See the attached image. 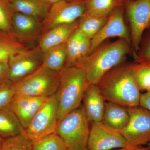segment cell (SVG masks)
<instances>
[{"mask_svg":"<svg viewBox=\"0 0 150 150\" xmlns=\"http://www.w3.org/2000/svg\"><path fill=\"white\" fill-rule=\"evenodd\" d=\"M96 86L105 101L126 108L139 106L142 93L137 83L136 64L115 67Z\"/></svg>","mask_w":150,"mask_h":150,"instance_id":"1","label":"cell"},{"mask_svg":"<svg viewBox=\"0 0 150 150\" xmlns=\"http://www.w3.org/2000/svg\"><path fill=\"white\" fill-rule=\"evenodd\" d=\"M129 50L127 40L121 38L98 47L75 64L82 68L89 84L96 85L108 72L118 66Z\"/></svg>","mask_w":150,"mask_h":150,"instance_id":"2","label":"cell"},{"mask_svg":"<svg viewBox=\"0 0 150 150\" xmlns=\"http://www.w3.org/2000/svg\"><path fill=\"white\" fill-rule=\"evenodd\" d=\"M89 84L82 68L76 64L65 66L60 72L59 85L55 93L59 102V122L80 106Z\"/></svg>","mask_w":150,"mask_h":150,"instance_id":"3","label":"cell"},{"mask_svg":"<svg viewBox=\"0 0 150 150\" xmlns=\"http://www.w3.org/2000/svg\"><path fill=\"white\" fill-rule=\"evenodd\" d=\"M89 123L81 105L59 121L56 134L64 140L67 150H88Z\"/></svg>","mask_w":150,"mask_h":150,"instance_id":"4","label":"cell"},{"mask_svg":"<svg viewBox=\"0 0 150 150\" xmlns=\"http://www.w3.org/2000/svg\"><path fill=\"white\" fill-rule=\"evenodd\" d=\"M60 74L42 65L32 74L13 83L15 92L30 96L49 97L56 93Z\"/></svg>","mask_w":150,"mask_h":150,"instance_id":"5","label":"cell"},{"mask_svg":"<svg viewBox=\"0 0 150 150\" xmlns=\"http://www.w3.org/2000/svg\"><path fill=\"white\" fill-rule=\"evenodd\" d=\"M58 109L59 102L55 94L48 97L25 129L26 137L33 144L56 133Z\"/></svg>","mask_w":150,"mask_h":150,"instance_id":"6","label":"cell"},{"mask_svg":"<svg viewBox=\"0 0 150 150\" xmlns=\"http://www.w3.org/2000/svg\"><path fill=\"white\" fill-rule=\"evenodd\" d=\"M130 115L127 127L120 132L129 145L137 146L150 143V112L140 106L126 108Z\"/></svg>","mask_w":150,"mask_h":150,"instance_id":"7","label":"cell"},{"mask_svg":"<svg viewBox=\"0 0 150 150\" xmlns=\"http://www.w3.org/2000/svg\"><path fill=\"white\" fill-rule=\"evenodd\" d=\"M86 11V2L81 0L62 1L53 4L47 15L41 21V35L53 28L75 22L83 16Z\"/></svg>","mask_w":150,"mask_h":150,"instance_id":"8","label":"cell"},{"mask_svg":"<svg viewBox=\"0 0 150 150\" xmlns=\"http://www.w3.org/2000/svg\"><path fill=\"white\" fill-rule=\"evenodd\" d=\"M119 131L102 121L91 123L88 141V150H113L129 146Z\"/></svg>","mask_w":150,"mask_h":150,"instance_id":"9","label":"cell"},{"mask_svg":"<svg viewBox=\"0 0 150 150\" xmlns=\"http://www.w3.org/2000/svg\"><path fill=\"white\" fill-rule=\"evenodd\" d=\"M42 52L38 46L20 51L10 58L8 80L16 82L32 74L42 65Z\"/></svg>","mask_w":150,"mask_h":150,"instance_id":"10","label":"cell"},{"mask_svg":"<svg viewBox=\"0 0 150 150\" xmlns=\"http://www.w3.org/2000/svg\"><path fill=\"white\" fill-rule=\"evenodd\" d=\"M131 31V43L136 52L140 48L143 33L150 27V0H135L128 6Z\"/></svg>","mask_w":150,"mask_h":150,"instance_id":"11","label":"cell"},{"mask_svg":"<svg viewBox=\"0 0 150 150\" xmlns=\"http://www.w3.org/2000/svg\"><path fill=\"white\" fill-rule=\"evenodd\" d=\"M48 98L15 93L8 107L25 129L35 113Z\"/></svg>","mask_w":150,"mask_h":150,"instance_id":"12","label":"cell"},{"mask_svg":"<svg viewBox=\"0 0 150 150\" xmlns=\"http://www.w3.org/2000/svg\"><path fill=\"white\" fill-rule=\"evenodd\" d=\"M119 37L129 42V33L125 25L123 13L120 10L114 11L108 17L102 28L91 40L89 55L92 53L107 38Z\"/></svg>","mask_w":150,"mask_h":150,"instance_id":"13","label":"cell"},{"mask_svg":"<svg viewBox=\"0 0 150 150\" xmlns=\"http://www.w3.org/2000/svg\"><path fill=\"white\" fill-rule=\"evenodd\" d=\"M13 35L23 44L39 40L42 34L41 22L34 18L15 12L12 21Z\"/></svg>","mask_w":150,"mask_h":150,"instance_id":"14","label":"cell"},{"mask_svg":"<svg viewBox=\"0 0 150 150\" xmlns=\"http://www.w3.org/2000/svg\"><path fill=\"white\" fill-rule=\"evenodd\" d=\"M83 101L89 121L91 123L102 121L105 102L96 85H88L84 94Z\"/></svg>","mask_w":150,"mask_h":150,"instance_id":"15","label":"cell"},{"mask_svg":"<svg viewBox=\"0 0 150 150\" xmlns=\"http://www.w3.org/2000/svg\"><path fill=\"white\" fill-rule=\"evenodd\" d=\"M79 21L53 28L41 35L37 46L42 52L66 43L78 28Z\"/></svg>","mask_w":150,"mask_h":150,"instance_id":"16","label":"cell"},{"mask_svg":"<svg viewBox=\"0 0 150 150\" xmlns=\"http://www.w3.org/2000/svg\"><path fill=\"white\" fill-rule=\"evenodd\" d=\"M14 12L32 17L42 21L48 14L51 5L44 0H8Z\"/></svg>","mask_w":150,"mask_h":150,"instance_id":"17","label":"cell"},{"mask_svg":"<svg viewBox=\"0 0 150 150\" xmlns=\"http://www.w3.org/2000/svg\"><path fill=\"white\" fill-rule=\"evenodd\" d=\"M130 115L126 107L110 102H105L102 122L110 128L121 132L128 126Z\"/></svg>","mask_w":150,"mask_h":150,"instance_id":"18","label":"cell"},{"mask_svg":"<svg viewBox=\"0 0 150 150\" xmlns=\"http://www.w3.org/2000/svg\"><path fill=\"white\" fill-rule=\"evenodd\" d=\"M19 134L26 136L14 113L8 107L0 109V137L5 139Z\"/></svg>","mask_w":150,"mask_h":150,"instance_id":"19","label":"cell"},{"mask_svg":"<svg viewBox=\"0 0 150 150\" xmlns=\"http://www.w3.org/2000/svg\"><path fill=\"white\" fill-rule=\"evenodd\" d=\"M67 59L66 43L43 52L42 65L51 71L60 72L65 67Z\"/></svg>","mask_w":150,"mask_h":150,"instance_id":"20","label":"cell"},{"mask_svg":"<svg viewBox=\"0 0 150 150\" xmlns=\"http://www.w3.org/2000/svg\"><path fill=\"white\" fill-rule=\"evenodd\" d=\"M27 49L15 37L0 33V62H8L15 54Z\"/></svg>","mask_w":150,"mask_h":150,"instance_id":"21","label":"cell"},{"mask_svg":"<svg viewBox=\"0 0 150 150\" xmlns=\"http://www.w3.org/2000/svg\"><path fill=\"white\" fill-rule=\"evenodd\" d=\"M108 17L97 16L84 14L79 21L78 29L83 34L91 39L102 28Z\"/></svg>","mask_w":150,"mask_h":150,"instance_id":"22","label":"cell"},{"mask_svg":"<svg viewBox=\"0 0 150 150\" xmlns=\"http://www.w3.org/2000/svg\"><path fill=\"white\" fill-rule=\"evenodd\" d=\"M115 5V0H88L86 2L84 14L93 16H108Z\"/></svg>","mask_w":150,"mask_h":150,"instance_id":"23","label":"cell"},{"mask_svg":"<svg viewBox=\"0 0 150 150\" xmlns=\"http://www.w3.org/2000/svg\"><path fill=\"white\" fill-rule=\"evenodd\" d=\"M14 13L8 0H0V33L15 37L12 29Z\"/></svg>","mask_w":150,"mask_h":150,"instance_id":"24","label":"cell"},{"mask_svg":"<svg viewBox=\"0 0 150 150\" xmlns=\"http://www.w3.org/2000/svg\"><path fill=\"white\" fill-rule=\"evenodd\" d=\"M33 150H67L64 140L55 133L33 144Z\"/></svg>","mask_w":150,"mask_h":150,"instance_id":"25","label":"cell"},{"mask_svg":"<svg viewBox=\"0 0 150 150\" xmlns=\"http://www.w3.org/2000/svg\"><path fill=\"white\" fill-rule=\"evenodd\" d=\"M0 150H33V143L26 136L19 134L4 139Z\"/></svg>","mask_w":150,"mask_h":150,"instance_id":"26","label":"cell"},{"mask_svg":"<svg viewBox=\"0 0 150 150\" xmlns=\"http://www.w3.org/2000/svg\"><path fill=\"white\" fill-rule=\"evenodd\" d=\"M82 34L78 28L67 40V59L65 66L74 64L77 61L78 50Z\"/></svg>","mask_w":150,"mask_h":150,"instance_id":"27","label":"cell"},{"mask_svg":"<svg viewBox=\"0 0 150 150\" xmlns=\"http://www.w3.org/2000/svg\"><path fill=\"white\" fill-rule=\"evenodd\" d=\"M136 78L140 91H150V64H136Z\"/></svg>","mask_w":150,"mask_h":150,"instance_id":"28","label":"cell"},{"mask_svg":"<svg viewBox=\"0 0 150 150\" xmlns=\"http://www.w3.org/2000/svg\"><path fill=\"white\" fill-rule=\"evenodd\" d=\"M15 93L10 81L8 79L0 83V109L8 107Z\"/></svg>","mask_w":150,"mask_h":150,"instance_id":"29","label":"cell"},{"mask_svg":"<svg viewBox=\"0 0 150 150\" xmlns=\"http://www.w3.org/2000/svg\"><path fill=\"white\" fill-rule=\"evenodd\" d=\"M91 40L82 34L78 50L77 61L88 56L90 50Z\"/></svg>","mask_w":150,"mask_h":150,"instance_id":"30","label":"cell"},{"mask_svg":"<svg viewBox=\"0 0 150 150\" xmlns=\"http://www.w3.org/2000/svg\"><path fill=\"white\" fill-rule=\"evenodd\" d=\"M137 64H150V38L142 50L140 57L137 60Z\"/></svg>","mask_w":150,"mask_h":150,"instance_id":"31","label":"cell"},{"mask_svg":"<svg viewBox=\"0 0 150 150\" xmlns=\"http://www.w3.org/2000/svg\"><path fill=\"white\" fill-rule=\"evenodd\" d=\"M9 74L8 62H0V83L8 79Z\"/></svg>","mask_w":150,"mask_h":150,"instance_id":"32","label":"cell"},{"mask_svg":"<svg viewBox=\"0 0 150 150\" xmlns=\"http://www.w3.org/2000/svg\"><path fill=\"white\" fill-rule=\"evenodd\" d=\"M139 106L150 112V92H146L141 94Z\"/></svg>","mask_w":150,"mask_h":150,"instance_id":"33","label":"cell"},{"mask_svg":"<svg viewBox=\"0 0 150 150\" xmlns=\"http://www.w3.org/2000/svg\"><path fill=\"white\" fill-rule=\"evenodd\" d=\"M113 150H150V148L148 147V146L144 147V146H137L129 145L125 147Z\"/></svg>","mask_w":150,"mask_h":150,"instance_id":"34","label":"cell"},{"mask_svg":"<svg viewBox=\"0 0 150 150\" xmlns=\"http://www.w3.org/2000/svg\"><path fill=\"white\" fill-rule=\"evenodd\" d=\"M46 2L52 5L55 3L62 1H79V0H44Z\"/></svg>","mask_w":150,"mask_h":150,"instance_id":"35","label":"cell"},{"mask_svg":"<svg viewBox=\"0 0 150 150\" xmlns=\"http://www.w3.org/2000/svg\"><path fill=\"white\" fill-rule=\"evenodd\" d=\"M4 139H3V138L0 137V149H1V147L2 144Z\"/></svg>","mask_w":150,"mask_h":150,"instance_id":"36","label":"cell"},{"mask_svg":"<svg viewBox=\"0 0 150 150\" xmlns=\"http://www.w3.org/2000/svg\"><path fill=\"white\" fill-rule=\"evenodd\" d=\"M147 146H148V147L150 148V143L149 144H148L147 145Z\"/></svg>","mask_w":150,"mask_h":150,"instance_id":"37","label":"cell"},{"mask_svg":"<svg viewBox=\"0 0 150 150\" xmlns=\"http://www.w3.org/2000/svg\"><path fill=\"white\" fill-rule=\"evenodd\" d=\"M149 92H150V91H149Z\"/></svg>","mask_w":150,"mask_h":150,"instance_id":"38","label":"cell"}]
</instances>
